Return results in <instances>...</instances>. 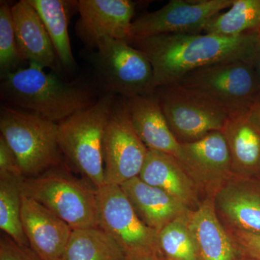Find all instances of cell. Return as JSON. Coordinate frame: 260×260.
I'll use <instances>...</instances> for the list:
<instances>
[{
  "label": "cell",
  "instance_id": "5bb4252c",
  "mask_svg": "<svg viewBox=\"0 0 260 260\" xmlns=\"http://www.w3.org/2000/svg\"><path fill=\"white\" fill-rule=\"evenodd\" d=\"M12 15L19 53L23 61L40 65L60 75L62 66L34 7L28 0H20L12 5Z\"/></svg>",
  "mask_w": 260,
  "mask_h": 260
},
{
  "label": "cell",
  "instance_id": "7c38bea8",
  "mask_svg": "<svg viewBox=\"0 0 260 260\" xmlns=\"http://www.w3.org/2000/svg\"><path fill=\"white\" fill-rule=\"evenodd\" d=\"M135 7L130 0H79L77 37L88 50H95L104 39L127 40Z\"/></svg>",
  "mask_w": 260,
  "mask_h": 260
},
{
  "label": "cell",
  "instance_id": "6da1fadb",
  "mask_svg": "<svg viewBox=\"0 0 260 260\" xmlns=\"http://www.w3.org/2000/svg\"><path fill=\"white\" fill-rule=\"evenodd\" d=\"M259 32L242 35L162 34L126 42L143 53L152 65L155 88L177 83L197 69L229 61L250 60Z\"/></svg>",
  "mask_w": 260,
  "mask_h": 260
},
{
  "label": "cell",
  "instance_id": "8992f818",
  "mask_svg": "<svg viewBox=\"0 0 260 260\" xmlns=\"http://www.w3.org/2000/svg\"><path fill=\"white\" fill-rule=\"evenodd\" d=\"M88 56L102 94L130 99L155 92L151 64L126 41L104 39L95 50H89Z\"/></svg>",
  "mask_w": 260,
  "mask_h": 260
},
{
  "label": "cell",
  "instance_id": "4fadbf2b",
  "mask_svg": "<svg viewBox=\"0 0 260 260\" xmlns=\"http://www.w3.org/2000/svg\"><path fill=\"white\" fill-rule=\"evenodd\" d=\"M21 219L29 246L43 260H63L73 229L36 200L22 194Z\"/></svg>",
  "mask_w": 260,
  "mask_h": 260
},
{
  "label": "cell",
  "instance_id": "7a4b0ae2",
  "mask_svg": "<svg viewBox=\"0 0 260 260\" xmlns=\"http://www.w3.org/2000/svg\"><path fill=\"white\" fill-rule=\"evenodd\" d=\"M29 63L1 79L3 104L37 114L59 124L76 113L93 105L103 95L95 82L67 83L60 75Z\"/></svg>",
  "mask_w": 260,
  "mask_h": 260
},
{
  "label": "cell",
  "instance_id": "f546056e",
  "mask_svg": "<svg viewBox=\"0 0 260 260\" xmlns=\"http://www.w3.org/2000/svg\"><path fill=\"white\" fill-rule=\"evenodd\" d=\"M237 242L250 258L260 259V236L244 231L234 232Z\"/></svg>",
  "mask_w": 260,
  "mask_h": 260
},
{
  "label": "cell",
  "instance_id": "3957f363",
  "mask_svg": "<svg viewBox=\"0 0 260 260\" xmlns=\"http://www.w3.org/2000/svg\"><path fill=\"white\" fill-rule=\"evenodd\" d=\"M116 96L103 94L93 105L58 124L63 157L97 190L106 185L104 135Z\"/></svg>",
  "mask_w": 260,
  "mask_h": 260
},
{
  "label": "cell",
  "instance_id": "484cf974",
  "mask_svg": "<svg viewBox=\"0 0 260 260\" xmlns=\"http://www.w3.org/2000/svg\"><path fill=\"white\" fill-rule=\"evenodd\" d=\"M158 246L171 259L198 260V249L189 229V215L178 217L158 233Z\"/></svg>",
  "mask_w": 260,
  "mask_h": 260
},
{
  "label": "cell",
  "instance_id": "ba28073f",
  "mask_svg": "<svg viewBox=\"0 0 260 260\" xmlns=\"http://www.w3.org/2000/svg\"><path fill=\"white\" fill-rule=\"evenodd\" d=\"M99 227L115 241L127 260H153L158 233L143 223L119 185L98 190Z\"/></svg>",
  "mask_w": 260,
  "mask_h": 260
},
{
  "label": "cell",
  "instance_id": "7402d4cb",
  "mask_svg": "<svg viewBox=\"0 0 260 260\" xmlns=\"http://www.w3.org/2000/svg\"><path fill=\"white\" fill-rule=\"evenodd\" d=\"M34 7L49 34L56 56L63 68L73 70L75 59L70 44L69 22L78 1L66 0H28Z\"/></svg>",
  "mask_w": 260,
  "mask_h": 260
},
{
  "label": "cell",
  "instance_id": "e0dca14e",
  "mask_svg": "<svg viewBox=\"0 0 260 260\" xmlns=\"http://www.w3.org/2000/svg\"><path fill=\"white\" fill-rule=\"evenodd\" d=\"M120 186L139 218L155 232H160L178 217L187 213L185 205L138 177Z\"/></svg>",
  "mask_w": 260,
  "mask_h": 260
},
{
  "label": "cell",
  "instance_id": "8fae6325",
  "mask_svg": "<svg viewBox=\"0 0 260 260\" xmlns=\"http://www.w3.org/2000/svg\"><path fill=\"white\" fill-rule=\"evenodd\" d=\"M234 1L172 0L160 9L133 20L129 39L162 34H203L206 24L230 8Z\"/></svg>",
  "mask_w": 260,
  "mask_h": 260
},
{
  "label": "cell",
  "instance_id": "e575fe53",
  "mask_svg": "<svg viewBox=\"0 0 260 260\" xmlns=\"http://www.w3.org/2000/svg\"><path fill=\"white\" fill-rule=\"evenodd\" d=\"M171 260H173V259H171Z\"/></svg>",
  "mask_w": 260,
  "mask_h": 260
},
{
  "label": "cell",
  "instance_id": "ac0fdd59",
  "mask_svg": "<svg viewBox=\"0 0 260 260\" xmlns=\"http://www.w3.org/2000/svg\"><path fill=\"white\" fill-rule=\"evenodd\" d=\"M232 157V170L244 177H260V121L250 112L229 116L221 130Z\"/></svg>",
  "mask_w": 260,
  "mask_h": 260
},
{
  "label": "cell",
  "instance_id": "2e32d148",
  "mask_svg": "<svg viewBox=\"0 0 260 260\" xmlns=\"http://www.w3.org/2000/svg\"><path fill=\"white\" fill-rule=\"evenodd\" d=\"M218 209L236 228L260 236V178L229 181L216 195Z\"/></svg>",
  "mask_w": 260,
  "mask_h": 260
},
{
  "label": "cell",
  "instance_id": "5b68a950",
  "mask_svg": "<svg viewBox=\"0 0 260 260\" xmlns=\"http://www.w3.org/2000/svg\"><path fill=\"white\" fill-rule=\"evenodd\" d=\"M22 194L44 205L73 230L99 227L98 190L54 168L20 182Z\"/></svg>",
  "mask_w": 260,
  "mask_h": 260
},
{
  "label": "cell",
  "instance_id": "4316f807",
  "mask_svg": "<svg viewBox=\"0 0 260 260\" xmlns=\"http://www.w3.org/2000/svg\"><path fill=\"white\" fill-rule=\"evenodd\" d=\"M24 61L19 53L13 25L12 6L8 3L0 4V78L23 68Z\"/></svg>",
  "mask_w": 260,
  "mask_h": 260
},
{
  "label": "cell",
  "instance_id": "d6a6232c",
  "mask_svg": "<svg viewBox=\"0 0 260 260\" xmlns=\"http://www.w3.org/2000/svg\"><path fill=\"white\" fill-rule=\"evenodd\" d=\"M248 260H260V259H254V258H250V259H248Z\"/></svg>",
  "mask_w": 260,
  "mask_h": 260
},
{
  "label": "cell",
  "instance_id": "cb8c5ba5",
  "mask_svg": "<svg viewBox=\"0 0 260 260\" xmlns=\"http://www.w3.org/2000/svg\"><path fill=\"white\" fill-rule=\"evenodd\" d=\"M260 34V0H235L226 12L214 17L205 25L203 34L242 35Z\"/></svg>",
  "mask_w": 260,
  "mask_h": 260
},
{
  "label": "cell",
  "instance_id": "44dd1931",
  "mask_svg": "<svg viewBox=\"0 0 260 260\" xmlns=\"http://www.w3.org/2000/svg\"><path fill=\"white\" fill-rule=\"evenodd\" d=\"M187 206L194 199V186L177 158L169 154L148 150L139 177Z\"/></svg>",
  "mask_w": 260,
  "mask_h": 260
},
{
  "label": "cell",
  "instance_id": "9a60e30c",
  "mask_svg": "<svg viewBox=\"0 0 260 260\" xmlns=\"http://www.w3.org/2000/svg\"><path fill=\"white\" fill-rule=\"evenodd\" d=\"M124 99L133 127L148 150L169 154L179 161L181 143L169 127L155 92Z\"/></svg>",
  "mask_w": 260,
  "mask_h": 260
},
{
  "label": "cell",
  "instance_id": "f1b7e54d",
  "mask_svg": "<svg viewBox=\"0 0 260 260\" xmlns=\"http://www.w3.org/2000/svg\"><path fill=\"white\" fill-rule=\"evenodd\" d=\"M0 174L24 178L15 154L2 136H0Z\"/></svg>",
  "mask_w": 260,
  "mask_h": 260
},
{
  "label": "cell",
  "instance_id": "603a6c76",
  "mask_svg": "<svg viewBox=\"0 0 260 260\" xmlns=\"http://www.w3.org/2000/svg\"><path fill=\"white\" fill-rule=\"evenodd\" d=\"M63 260H127L115 241L99 227L75 229Z\"/></svg>",
  "mask_w": 260,
  "mask_h": 260
},
{
  "label": "cell",
  "instance_id": "ffe728a7",
  "mask_svg": "<svg viewBox=\"0 0 260 260\" xmlns=\"http://www.w3.org/2000/svg\"><path fill=\"white\" fill-rule=\"evenodd\" d=\"M190 229L202 260H235L234 243L219 221L211 200L189 215Z\"/></svg>",
  "mask_w": 260,
  "mask_h": 260
},
{
  "label": "cell",
  "instance_id": "83f0119b",
  "mask_svg": "<svg viewBox=\"0 0 260 260\" xmlns=\"http://www.w3.org/2000/svg\"><path fill=\"white\" fill-rule=\"evenodd\" d=\"M0 260H43L30 249L4 235L0 239Z\"/></svg>",
  "mask_w": 260,
  "mask_h": 260
},
{
  "label": "cell",
  "instance_id": "52a82bcc",
  "mask_svg": "<svg viewBox=\"0 0 260 260\" xmlns=\"http://www.w3.org/2000/svg\"><path fill=\"white\" fill-rule=\"evenodd\" d=\"M175 84L203 94L223 108L229 116L250 112L260 95L259 83L250 60L203 67Z\"/></svg>",
  "mask_w": 260,
  "mask_h": 260
},
{
  "label": "cell",
  "instance_id": "9c48e42d",
  "mask_svg": "<svg viewBox=\"0 0 260 260\" xmlns=\"http://www.w3.org/2000/svg\"><path fill=\"white\" fill-rule=\"evenodd\" d=\"M155 93L169 127L181 144L221 131L229 119L223 108L179 84L158 87Z\"/></svg>",
  "mask_w": 260,
  "mask_h": 260
},
{
  "label": "cell",
  "instance_id": "30bf717a",
  "mask_svg": "<svg viewBox=\"0 0 260 260\" xmlns=\"http://www.w3.org/2000/svg\"><path fill=\"white\" fill-rule=\"evenodd\" d=\"M148 152L132 124L125 99L116 96L104 135L106 184L121 186L139 177Z\"/></svg>",
  "mask_w": 260,
  "mask_h": 260
},
{
  "label": "cell",
  "instance_id": "836d02e7",
  "mask_svg": "<svg viewBox=\"0 0 260 260\" xmlns=\"http://www.w3.org/2000/svg\"><path fill=\"white\" fill-rule=\"evenodd\" d=\"M153 260H157V259H153Z\"/></svg>",
  "mask_w": 260,
  "mask_h": 260
},
{
  "label": "cell",
  "instance_id": "d4e9b609",
  "mask_svg": "<svg viewBox=\"0 0 260 260\" xmlns=\"http://www.w3.org/2000/svg\"><path fill=\"white\" fill-rule=\"evenodd\" d=\"M23 179L0 174V229L15 242L29 246L21 219Z\"/></svg>",
  "mask_w": 260,
  "mask_h": 260
},
{
  "label": "cell",
  "instance_id": "4dcf8cb0",
  "mask_svg": "<svg viewBox=\"0 0 260 260\" xmlns=\"http://www.w3.org/2000/svg\"><path fill=\"white\" fill-rule=\"evenodd\" d=\"M250 61L254 68V71H255L260 85V35L258 42L256 43L255 50H254V54H253Z\"/></svg>",
  "mask_w": 260,
  "mask_h": 260
},
{
  "label": "cell",
  "instance_id": "d6986e66",
  "mask_svg": "<svg viewBox=\"0 0 260 260\" xmlns=\"http://www.w3.org/2000/svg\"><path fill=\"white\" fill-rule=\"evenodd\" d=\"M181 145V160L187 172L206 179L225 177L232 171V157L222 131H215L204 138Z\"/></svg>",
  "mask_w": 260,
  "mask_h": 260
},
{
  "label": "cell",
  "instance_id": "277c9868",
  "mask_svg": "<svg viewBox=\"0 0 260 260\" xmlns=\"http://www.w3.org/2000/svg\"><path fill=\"white\" fill-rule=\"evenodd\" d=\"M0 132L15 154L24 178L37 177L60 165L63 155L56 123L3 104Z\"/></svg>",
  "mask_w": 260,
  "mask_h": 260
},
{
  "label": "cell",
  "instance_id": "1f68e13d",
  "mask_svg": "<svg viewBox=\"0 0 260 260\" xmlns=\"http://www.w3.org/2000/svg\"><path fill=\"white\" fill-rule=\"evenodd\" d=\"M251 112L260 121V95L251 109Z\"/></svg>",
  "mask_w": 260,
  "mask_h": 260
}]
</instances>
